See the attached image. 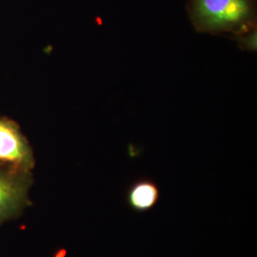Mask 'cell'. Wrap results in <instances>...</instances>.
Masks as SVG:
<instances>
[{"label":"cell","instance_id":"6da1fadb","mask_svg":"<svg viewBox=\"0 0 257 257\" xmlns=\"http://www.w3.org/2000/svg\"><path fill=\"white\" fill-rule=\"evenodd\" d=\"M187 11L201 34L234 37L257 27V0H188Z\"/></svg>","mask_w":257,"mask_h":257},{"label":"cell","instance_id":"7a4b0ae2","mask_svg":"<svg viewBox=\"0 0 257 257\" xmlns=\"http://www.w3.org/2000/svg\"><path fill=\"white\" fill-rule=\"evenodd\" d=\"M0 161L22 172L35 167L32 147L19 125L9 118H0Z\"/></svg>","mask_w":257,"mask_h":257},{"label":"cell","instance_id":"3957f363","mask_svg":"<svg viewBox=\"0 0 257 257\" xmlns=\"http://www.w3.org/2000/svg\"><path fill=\"white\" fill-rule=\"evenodd\" d=\"M31 173L15 168L0 170V222L14 216L28 202Z\"/></svg>","mask_w":257,"mask_h":257},{"label":"cell","instance_id":"277c9868","mask_svg":"<svg viewBox=\"0 0 257 257\" xmlns=\"http://www.w3.org/2000/svg\"><path fill=\"white\" fill-rule=\"evenodd\" d=\"M160 199V190L157 184L149 178H140L128 186L126 202L135 212L144 213L153 210Z\"/></svg>","mask_w":257,"mask_h":257},{"label":"cell","instance_id":"5b68a950","mask_svg":"<svg viewBox=\"0 0 257 257\" xmlns=\"http://www.w3.org/2000/svg\"><path fill=\"white\" fill-rule=\"evenodd\" d=\"M231 38L237 42L241 50L252 53L256 52L257 27L239 34L237 36L231 37Z\"/></svg>","mask_w":257,"mask_h":257}]
</instances>
